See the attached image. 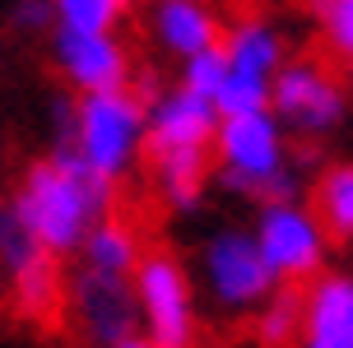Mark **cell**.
<instances>
[{
  "instance_id": "1",
  "label": "cell",
  "mask_w": 353,
  "mask_h": 348,
  "mask_svg": "<svg viewBox=\"0 0 353 348\" xmlns=\"http://www.w3.org/2000/svg\"><path fill=\"white\" fill-rule=\"evenodd\" d=\"M107 209H112V181L93 172L74 149L33 163L14 200V214L47 256H65L74 246H84L88 227L103 223Z\"/></svg>"
},
{
  "instance_id": "2",
  "label": "cell",
  "mask_w": 353,
  "mask_h": 348,
  "mask_svg": "<svg viewBox=\"0 0 353 348\" xmlns=\"http://www.w3.org/2000/svg\"><path fill=\"white\" fill-rule=\"evenodd\" d=\"M214 149L232 191L256 195L265 205H288V195L298 191V172L288 167V154H283V130L270 112L223 116L214 130Z\"/></svg>"
},
{
  "instance_id": "3",
  "label": "cell",
  "mask_w": 353,
  "mask_h": 348,
  "mask_svg": "<svg viewBox=\"0 0 353 348\" xmlns=\"http://www.w3.org/2000/svg\"><path fill=\"white\" fill-rule=\"evenodd\" d=\"M144 125H149V112H144L140 93H130V88L84 93L74 103V154L84 158L93 172L117 181L140 158Z\"/></svg>"
},
{
  "instance_id": "4",
  "label": "cell",
  "mask_w": 353,
  "mask_h": 348,
  "mask_svg": "<svg viewBox=\"0 0 353 348\" xmlns=\"http://www.w3.org/2000/svg\"><path fill=\"white\" fill-rule=\"evenodd\" d=\"M135 302L140 320L149 325V339L159 348H191L195 344V311L191 283L172 251H144L135 265Z\"/></svg>"
},
{
  "instance_id": "5",
  "label": "cell",
  "mask_w": 353,
  "mask_h": 348,
  "mask_svg": "<svg viewBox=\"0 0 353 348\" xmlns=\"http://www.w3.org/2000/svg\"><path fill=\"white\" fill-rule=\"evenodd\" d=\"M205 283H210L214 302L228 311H247L256 302H270V293L279 288L256 237H247V232H219L205 246Z\"/></svg>"
},
{
  "instance_id": "6",
  "label": "cell",
  "mask_w": 353,
  "mask_h": 348,
  "mask_svg": "<svg viewBox=\"0 0 353 348\" xmlns=\"http://www.w3.org/2000/svg\"><path fill=\"white\" fill-rule=\"evenodd\" d=\"M270 103H274V121L293 125L298 135H321L344 116V93H339L335 74L302 56V61H288L274 74V88H270Z\"/></svg>"
},
{
  "instance_id": "7",
  "label": "cell",
  "mask_w": 353,
  "mask_h": 348,
  "mask_svg": "<svg viewBox=\"0 0 353 348\" xmlns=\"http://www.w3.org/2000/svg\"><path fill=\"white\" fill-rule=\"evenodd\" d=\"M65 307L74 311L79 330H84L88 344L112 348L130 339L135 325H140V302H135V288L117 274H98V269H79L70 278V293H65Z\"/></svg>"
},
{
  "instance_id": "8",
  "label": "cell",
  "mask_w": 353,
  "mask_h": 348,
  "mask_svg": "<svg viewBox=\"0 0 353 348\" xmlns=\"http://www.w3.org/2000/svg\"><path fill=\"white\" fill-rule=\"evenodd\" d=\"M256 246L274 278H288V283L312 278L325 260V232L312 218V209L298 205H265L256 223Z\"/></svg>"
},
{
  "instance_id": "9",
  "label": "cell",
  "mask_w": 353,
  "mask_h": 348,
  "mask_svg": "<svg viewBox=\"0 0 353 348\" xmlns=\"http://www.w3.org/2000/svg\"><path fill=\"white\" fill-rule=\"evenodd\" d=\"M52 56L61 74L70 79L79 93H107V88H125V61L121 42L112 33H74V28H56L52 33Z\"/></svg>"
},
{
  "instance_id": "10",
  "label": "cell",
  "mask_w": 353,
  "mask_h": 348,
  "mask_svg": "<svg viewBox=\"0 0 353 348\" xmlns=\"http://www.w3.org/2000/svg\"><path fill=\"white\" fill-rule=\"evenodd\" d=\"M214 130H219V112L210 98L176 88L168 93L144 125V149L149 154H172V149H210Z\"/></svg>"
},
{
  "instance_id": "11",
  "label": "cell",
  "mask_w": 353,
  "mask_h": 348,
  "mask_svg": "<svg viewBox=\"0 0 353 348\" xmlns=\"http://www.w3.org/2000/svg\"><path fill=\"white\" fill-rule=\"evenodd\" d=\"M302 344H353V278L325 274L307 293Z\"/></svg>"
},
{
  "instance_id": "12",
  "label": "cell",
  "mask_w": 353,
  "mask_h": 348,
  "mask_svg": "<svg viewBox=\"0 0 353 348\" xmlns=\"http://www.w3.org/2000/svg\"><path fill=\"white\" fill-rule=\"evenodd\" d=\"M14 307L23 320H33L42 330L61 325V316H65V283H61L56 256L37 251L33 260L14 274Z\"/></svg>"
},
{
  "instance_id": "13",
  "label": "cell",
  "mask_w": 353,
  "mask_h": 348,
  "mask_svg": "<svg viewBox=\"0 0 353 348\" xmlns=\"http://www.w3.org/2000/svg\"><path fill=\"white\" fill-rule=\"evenodd\" d=\"M154 33L176 56H195L219 42L214 14L200 0H154Z\"/></svg>"
},
{
  "instance_id": "14",
  "label": "cell",
  "mask_w": 353,
  "mask_h": 348,
  "mask_svg": "<svg viewBox=\"0 0 353 348\" xmlns=\"http://www.w3.org/2000/svg\"><path fill=\"white\" fill-rule=\"evenodd\" d=\"M312 218L325 242H353V163H330L312 186Z\"/></svg>"
},
{
  "instance_id": "15",
  "label": "cell",
  "mask_w": 353,
  "mask_h": 348,
  "mask_svg": "<svg viewBox=\"0 0 353 348\" xmlns=\"http://www.w3.org/2000/svg\"><path fill=\"white\" fill-rule=\"evenodd\" d=\"M154 163V181H159L163 200L172 209H195L200 205V186L210 172V149H172V154H149Z\"/></svg>"
},
{
  "instance_id": "16",
  "label": "cell",
  "mask_w": 353,
  "mask_h": 348,
  "mask_svg": "<svg viewBox=\"0 0 353 348\" xmlns=\"http://www.w3.org/2000/svg\"><path fill=\"white\" fill-rule=\"evenodd\" d=\"M223 56H228V70L237 74H256V79H270V74H279L283 65V42L279 33L261 23V19H247V23H237L223 42Z\"/></svg>"
},
{
  "instance_id": "17",
  "label": "cell",
  "mask_w": 353,
  "mask_h": 348,
  "mask_svg": "<svg viewBox=\"0 0 353 348\" xmlns=\"http://www.w3.org/2000/svg\"><path fill=\"white\" fill-rule=\"evenodd\" d=\"M84 265L98 269V274H117V278L135 274V265H140V242H135L130 223H121V218H103V223L88 227Z\"/></svg>"
},
{
  "instance_id": "18",
  "label": "cell",
  "mask_w": 353,
  "mask_h": 348,
  "mask_svg": "<svg viewBox=\"0 0 353 348\" xmlns=\"http://www.w3.org/2000/svg\"><path fill=\"white\" fill-rule=\"evenodd\" d=\"M302 311H307V293L274 288V302H265L261 320H256V344L261 348H293L302 339Z\"/></svg>"
},
{
  "instance_id": "19",
  "label": "cell",
  "mask_w": 353,
  "mask_h": 348,
  "mask_svg": "<svg viewBox=\"0 0 353 348\" xmlns=\"http://www.w3.org/2000/svg\"><path fill=\"white\" fill-rule=\"evenodd\" d=\"M265 107H270V79H256V74H237V70H228L223 88L214 93L219 121H223V116H251V112H265Z\"/></svg>"
},
{
  "instance_id": "20",
  "label": "cell",
  "mask_w": 353,
  "mask_h": 348,
  "mask_svg": "<svg viewBox=\"0 0 353 348\" xmlns=\"http://www.w3.org/2000/svg\"><path fill=\"white\" fill-rule=\"evenodd\" d=\"M61 28L74 33H112V23L121 19L125 0H52Z\"/></svg>"
},
{
  "instance_id": "21",
  "label": "cell",
  "mask_w": 353,
  "mask_h": 348,
  "mask_svg": "<svg viewBox=\"0 0 353 348\" xmlns=\"http://www.w3.org/2000/svg\"><path fill=\"white\" fill-rule=\"evenodd\" d=\"M223 79H228V56H223V47L214 42V47H205V52L186 56V70H181V88L186 93H200V98H210L223 88Z\"/></svg>"
},
{
  "instance_id": "22",
  "label": "cell",
  "mask_w": 353,
  "mask_h": 348,
  "mask_svg": "<svg viewBox=\"0 0 353 348\" xmlns=\"http://www.w3.org/2000/svg\"><path fill=\"white\" fill-rule=\"evenodd\" d=\"M37 251H42V246L33 242V232L23 227V218L14 214V205H5L0 209V265H5L10 274H19Z\"/></svg>"
},
{
  "instance_id": "23",
  "label": "cell",
  "mask_w": 353,
  "mask_h": 348,
  "mask_svg": "<svg viewBox=\"0 0 353 348\" xmlns=\"http://www.w3.org/2000/svg\"><path fill=\"white\" fill-rule=\"evenodd\" d=\"M316 14L325 23L330 47L353 61V0H316Z\"/></svg>"
},
{
  "instance_id": "24",
  "label": "cell",
  "mask_w": 353,
  "mask_h": 348,
  "mask_svg": "<svg viewBox=\"0 0 353 348\" xmlns=\"http://www.w3.org/2000/svg\"><path fill=\"white\" fill-rule=\"evenodd\" d=\"M52 0H19L14 5V23L23 28V33H47L52 28Z\"/></svg>"
},
{
  "instance_id": "25",
  "label": "cell",
  "mask_w": 353,
  "mask_h": 348,
  "mask_svg": "<svg viewBox=\"0 0 353 348\" xmlns=\"http://www.w3.org/2000/svg\"><path fill=\"white\" fill-rule=\"evenodd\" d=\"M112 348H159V344H154V339H135V334H130V339H121V344H112Z\"/></svg>"
},
{
  "instance_id": "26",
  "label": "cell",
  "mask_w": 353,
  "mask_h": 348,
  "mask_svg": "<svg viewBox=\"0 0 353 348\" xmlns=\"http://www.w3.org/2000/svg\"><path fill=\"white\" fill-rule=\"evenodd\" d=\"M307 348H353V344H307Z\"/></svg>"
}]
</instances>
